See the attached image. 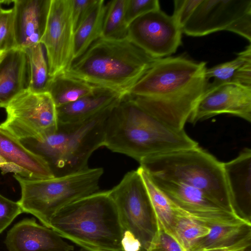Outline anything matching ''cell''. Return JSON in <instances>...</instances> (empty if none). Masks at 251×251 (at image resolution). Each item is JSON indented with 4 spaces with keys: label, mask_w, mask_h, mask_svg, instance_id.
Masks as SVG:
<instances>
[{
    "label": "cell",
    "mask_w": 251,
    "mask_h": 251,
    "mask_svg": "<svg viewBox=\"0 0 251 251\" xmlns=\"http://www.w3.org/2000/svg\"><path fill=\"white\" fill-rule=\"evenodd\" d=\"M206 69L205 62L184 55L158 58L128 94L153 117L183 129L208 88Z\"/></svg>",
    "instance_id": "obj_1"
},
{
    "label": "cell",
    "mask_w": 251,
    "mask_h": 251,
    "mask_svg": "<svg viewBox=\"0 0 251 251\" xmlns=\"http://www.w3.org/2000/svg\"><path fill=\"white\" fill-rule=\"evenodd\" d=\"M198 146L184 129H175L153 117L128 93L116 103L106 120L104 146L139 162L149 157Z\"/></svg>",
    "instance_id": "obj_2"
},
{
    "label": "cell",
    "mask_w": 251,
    "mask_h": 251,
    "mask_svg": "<svg viewBox=\"0 0 251 251\" xmlns=\"http://www.w3.org/2000/svg\"><path fill=\"white\" fill-rule=\"evenodd\" d=\"M50 228L89 251H123L124 229L109 190L76 200L52 218Z\"/></svg>",
    "instance_id": "obj_3"
},
{
    "label": "cell",
    "mask_w": 251,
    "mask_h": 251,
    "mask_svg": "<svg viewBox=\"0 0 251 251\" xmlns=\"http://www.w3.org/2000/svg\"><path fill=\"white\" fill-rule=\"evenodd\" d=\"M156 59L127 36L100 38L65 71L94 85L127 94Z\"/></svg>",
    "instance_id": "obj_4"
},
{
    "label": "cell",
    "mask_w": 251,
    "mask_h": 251,
    "mask_svg": "<svg viewBox=\"0 0 251 251\" xmlns=\"http://www.w3.org/2000/svg\"><path fill=\"white\" fill-rule=\"evenodd\" d=\"M119 100L81 122L58 123L56 130L41 140L20 141L47 163L54 177L82 171L93 152L104 146L106 120Z\"/></svg>",
    "instance_id": "obj_5"
},
{
    "label": "cell",
    "mask_w": 251,
    "mask_h": 251,
    "mask_svg": "<svg viewBox=\"0 0 251 251\" xmlns=\"http://www.w3.org/2000/svg\"><path fill=\"white\" fill-rule=\"evenodd\" d=\"M139 163L150 176L197 188L222 207L234 214L223 162L199 146L149 157Z\"/></svg>",
    "instance_id": "obj_6"
},
{
    "label": "cell",
    "mask_w": 251,
    "mask_h": 251,
    "mask_svg": "<svg viewBox=\"0 0 251 251\" xmlns=\"http://www.w3.org/2000/svg\"><path fill=\"white\" fill-rule=\"evenodd\" d=\"M104 171L87 168L74 174L48 179H30L14 175L21 189L18 201L23 212L36 217L50 228L53 216L62 208L99 191Z\"/></svg>",
    "instance_id": "obj_7"
},
{
    "label": "cell",
    "mask_w": 251,
    "mask_h": 251,
    "mask_svg": "<svg viewBox=\"0 0 251 251\" xmlns=\"http://www.w3.org/2000/svg\"><path fill=\"white\" fill-rule=\"evenodd\" d=\"M124 231L132 233L147 251L158 228V221L143 180L136 170L127 172L109 190Z\"/></svg>",
    "instance_id": "obj_8"
},
{
    "label": "cell",
    "mask_w": 251,
    "mask_h": 251,
    "mask_svg": "<svg viewBox=\"0 0 251 251\" xmlns=\"http://www.w3.org/2000/svg\"><path fill=\"white\" fill-rule=\"evenodd\" d=\"M5 108L6 118L0 125L20 140H40L57 128L56 107L47 92H34L28 89Z\"/></svg>",
    "instance_id": "obj_9"
},
{
    "label": "cell",
    "mask_w": 251,
    "mask_h": 251,
    "mask_svg": "<svg viewBox=\"0 0 251 251\" xmlns=\"http://www.w3.org/2000/svg\"><path fill=\"white\" fill-rule=\"evenodd\" d=\"M182 29L160 9L146 13L128 26L127 37L154 58L170 56L182 44Z\"/></svg>",
    "instance_id": "obj_10"
},
{
    "label": "cell",
    "mask_w": 251,
    "mask_h": 251,
    "mask_svg": "<svg viewBox=\"0 0 251 251\" xmlns=\"http://www.w3.org/2000/svg\"><path fill=\"white\" fill-rule=\"evenodd\" d=\"M149 176L154 185L177 207L210 227L251 223L225 209L197 188Z\"/></svg>",
    "instance_id": "obj_11"
},
{
    "label": "cell",
    "mask_w": 251,
    "mask_h": 251,
    "mask_svg": "<svg viewBox=\"0 0 251 251\" xmlns=\"http://www.w3.org/2000/svg\"><path fill=\"white\" fill-rule=\"evenodd\" d=\"M74 34L70 0H51L40 41L45 50L50 77L65 71L73 62Z\"/></svg>",
    "instance_id": "obj_12"
},
{
    "label": "cell",
    "mask_w": 251,
    "mask_h": 251,
    "mask_svg": "<svg viewBox=\"0 0 251 251\" xmlns=\"http://www.w3.org/2000/svg\"><path fill=\"white\" fill-rule=\"evenodd\" d=\"M221 114L251 122V87L226 83L208 88L188 120L196 123Z\"/></svg>",
    "instance_id": "obj_13"
},
{
    "label": "cell",
    "mask_w": 251,
    "mask_h": 251,
    "mask_svg": "<svg viewBox=\"0 0 251 251\" xmlns=\"http://www.w3.org/2000/svg\"><path fill=\"white\" fill-rule=\"evenodd\" d=\"M251 12V0H201L182 28L187 36L201 37L227 31L237 20Z\"/></svg>",
    "instance_id": "obj_14"
},
{
    "label": "cell",
    "mask_w": 251,
    "mask_h": 251,
    "mask_svg": "<svg viewBox=\"0 0 251 251\" xmlns=\"http://www.w3.org/2000/svg\"><path fill=\"white\" fill-rule=\"evenodd\" d=\"M0 170L30 179L54 177L47 163L0 125Z\"/></svg>",
    "instance_id": "obj_15"
},
{
    "label": "cell",
    "mask_w": 251,
    "mask_h": 251,
    "mask_svg": "<svg viewBox=\"0 0 251 251\" xmlns=\"http://www.w3.org/2000/svg\"><path fill=\"white\" fill-rule=\"evenodd\" d=\"M8 251H72L74 247L50 227L34 219H25L8 232L5 241Z\"/></svg>",
    "instance_id": "obj_16"
},
{
    "label": "cell",
    "mask_w": 251,
    "mask_h": 251,
    "mask_svg": "<svg viewBox=\"0 0 251 251\" xmlns=\"http://www.w3.org/2000/svg\"><path fill=\"white\" fill-rule=\"evenodd\" d=\"M223 167L233 212L251 222V150L244 149L235 158L223 163Z\"/></svg>",
    "instance_id": "obj_17"
},
{
    "label": "cell",
    "mask_w": 251,
    "mask_h": 251,
    "mask_svg": "<svg viewBox=\"0 0 251 251\" xmlns=\"http://www.w3.org/2000/svg\"><path fill=\"white\" fill-rule=\"evenodd\" d=\"M12 2L17 48L25 50L40 43L51 0H14Z\"/></svg>",
    "instance_id": "obj_18"
},
{
    "label": "cell",
    "mask_w": 251,
    "mask_h": 251,
    "mask_svg": "<svg viewBox=\"0 0 251 251\" xmlns=\"http://www.w3.org/2000/svg\"><path fill=\"white\" fill-rule=\"evenodd\" d=\"M30 73L24 50L7 51L0 61V108H5L18 95L28 89Z\"/></svg>",
    "instance_id": "obj_19"
},
{
    "label": "cell",
    "mask_w": 251,
    "mask_h": 251,
    "mask_svg": "<svg viewBox=\"0 0 251 251\" xmlns=\"http://www.w3.org/2000/svg\"><path fill=\"white\" fill-rule=\"evenodd\" d=\"M125 94L98 87L89 95L56 107L58 123L74 124L83 121L117 101Z\"/></svg>",
    "instance_id": "obj_20"
},
{
    "label": "cell",
    "mask_w": 251,
    "mask_h": 251,
    "mask_svg": "<svg viewBox=\"0 0 251 251\" xmlns=\"http://www.w3.org/2000/svg\"><path fill=\"white\" fill-rule=\"evenodd\" d=\"M251 247V223L211 227L209 233L199 239L189 251H219Z\"/></svg>",
    "instance_id": "obj_21"
},
{
    "label": "cell",
    "mask_w": 251,
    "mask_h": 251,
    "mask_svg": "<svg viewBox=\"0 0 251 251\" xmlns=\"http://www.w3.org/2000/svg\"><path fill=\"white\" fill-rule=\"evenodd\" d=\"M98 87L64 71L51 77L47 92L58 107L93 93Z\"/></svg>",
    "instance_id": "obj_22"
},
{
    "label": "cell",
    "mask_w": 251,
    "mask_h": 251,
    "mask_svg": "<svg viewBox=\"0 0 251 251\" xmlns=\"http://www.w3.org/2000/svg\"><path fill=\"white\" fill-rule=\"evenodd\" d=\"M108 1L97 0L92 9L74 34L73 61L80 57L101 37Z\"/></svg>",
    "instance_id": "obj_23"
},
{
    "label": "cell",
    "mask_w": 251,
    "mask_h": 251,
    "mask_svg": "<svg viewBox=\"0 0 251 251\" xmlns=\"http://www.w3.org/2000/svg\"><path fill=\"white\" fill-rule=\"evenodd\" d=\"M137 170L146 187L158 224L172 235L179 208L154 185L141 167Z\"/></svg>",
    "instance_id": "obj_24"
},
{
    "label": "cell",
    "mask_w": 251,
    "mask_h": 251,
    "mask_svg": "<svg viewBox=\"0 0 251 251\" xmlns=\"http://www.w3.org/2000/svg\"><path fill=\"white\" fill-rule=\"evenodd\" d=\"M210 230V226L190 217L179 208L172 235L184 251H189L195 243L208 234Z\"/></svg>",
    "instance_id": "obj_25"
},
{
    "label": "cell",
    "mask_w": 251,
    "mask_h": 251,
    "mask_svg": "<svg viewBox=\"0 0 251 251\" xmlns=\"http://www.w3.org/2000/svg\"><path fill=\"white\" fill-rule=\"evenodd\" d=\"M44 48L39 43L24 50L28 60L30 83L29 89L32 92H46L51 78Z\"/></svg>",
    "instance_id": "obj_26"
},
{
    "label": "cell",
    "mask_w": 251,
    "mask_h": 251,
    "mask_svg": "<svg viewBox=\"0 0 251 251\" xmlns=\"http://www.w3.org/2000/svg\"><path fill=\"white\" fill-rule=\"evenodd\" d=\"M127 0H113L107 2L101 38L120 39L127 36L128 26L125 20Z\"/></svg>",
    "instance_id": "obj_27"
},
{
    "label": "cell",
    "mask_w": 251,
    "mask_h": 251,
    "mask_svg": "<svg viewBox=\"0 0 251 251\" xmlns=\"http://www.w3.org/2000/svg\"><path fill=\"white\" fill-rule=\"evenodd\" d=\"M250 58H251V44L246 47L244 50L237 53V57L233 60L207 68L205 71L206 78L208 80L211 78H213V81L209 82V86L213 87L231 82L237 70Z\"/></svg>",
    "instance_id": "obj_28"
},
{
    "label": "cell",
    "mask_w": 251,
    "mask_h": 251,
    "mask_svg": "<svg viewBox=\"0 0 251 251\" xmlns=\"http://www.w3.org/2000/svg\"><path fill=\"white\" fill-rule=\"evenodd\" d=\"M17 48L14 27L13 9H0V51Z\"/></svg>",
    "instance_id": "obj_29"
},
{
    "label": "cell",
    "mask_w": 251,
    "mask_h": 251,
    "mask_svg": "<svg viewBox=\"0 0 251 251\" xmlns=\"http://www.w3.org/2000/svg\"><path fill=\"white\" fill-rule=\"evenodd\" d=\"M160 9L158 0H127L125 14V23L128 26L138 17Z\"/></svg>",
    "instance_id": "obj_30"
},
{
    "label": "cell",
    "mask_w": 251,
    "mask_h": 251,
    "mask_svg": "<svg viewBox=\"0 0 251 251\" xmlns=\"http://www.w3.org/2000/svg\"><path fill=\"white\" fill-rule=\"evenodd\" d=\"M147 251H184V250L177 241L158 224V230Z\"/></svg>",
    "instance_id": "obj_31"
},
{
    "label": "cell",
    "mask_w": 251,
    "mask_h": 251,
    "mask_svg": "<svg viewBox=\"0 0 251 251\" xmlns=\"http://www.w3.org/2000/svg\"><path fill=\"white\" fill-rule=\"evenodd\" d=\"M22 213L18 201H11L0 194V233Z\"/></svg>",
    "instance_id": "obj_32"
},
{
    "label": "cell",
    "mask_w": 251,
    "mask_h": 251,
    "mask_svg": "<svg viewBox=\"0 0 251 251\" xmlns=\"http://www.w3.org/2000/svg\"><path fill=\"white\" fill-rule=\"evenodd\" d=\"M201 0H175L173 14L175 20L181 28L186 23Z\"/></svg>",
    "instance_id": "obj_33"
},
{
    "label": "cell",
    "mask_w": 251,
    "mask_h": 251,
    "mask_svg": "<svg viewBox=\"0 0 251 251\" xmlns=\"http://www.w3.org/2000/svg\"><path fill=\"white\" fill-rule=\"evenodd\" d=\"M97 1V0H70L74 32L89 14Z\"/></svg>",
    "instance_id": "obj_34"
},
{
    "label": "cell",
    "mask_w": 251,
    "mask_h": 251,
    "mask_svg": "<svg viewBox=\"0 0 251 251\" xmlns=\"http://www.w3.org/2000/svg\"><path fill=\"white\" fill-rule=\"evenodd\" d=\"M122 244L123 251H141L139 241L129 231H124Z\"/></svg>",
    "instance_id": "obj_35"
},
{
    "label": "cell",
    "mask_w": 251,
    "mask_h": 251,
    "mask_svg": "<svg viewBox=\"0 0 251 251\" xmlns=\"http://www.w3.org/2000/svg\"><path fill=\"white\" fill-rule=\"evenodd\" d=\"M251 247L247 248L245 249H238V250H223L219 251H251Z\"/></svg>",
    "instance_id": "obj_36"
},
{
    "label": "cell",
    "mask_w": 251,
    "mask_h": 251,
    "mask_svg": "<svg viewBox=\"0 0 251 251\" xmlns=\"http://www.w3.org/2000/svg\"><path fill=\"white\" fill-rule=\"evenodd\" d=\"M7 52L6 51H0V61L5 56V54H6Z\"/></svg>",
    "instance_id": "obj_37"
},
{
    "label": "cell",
    "mask_w": 251,
    "mask_h": 251,
    "mask_svg": "<svg viewBox=\"0 0 251 251\" xmlns=\"http://www.w3.org/2000/svg\"><path fill=\"white\" fill-rule=\"evenodd\" d=\"M12 2V0H5V1L3 2H0V8H1V5L4 3H9V2Z\"/></svg>",
    "instance_id": "obj_38"
},
{
    "label": "cell",
    "mask_w": 251,
    "mask_h": 251,
    "mask_svg": "<svg viewBox=\"0 0 251 251\" xmlns=\"http://www.w3.org/2000/svg\"><path fill=\"white\" fill-rule=\"evenodd\" d=\"M87 251V250H86V251Z\"/></svg>",
    "instance_id": "obj_39"
}]
</instances>
